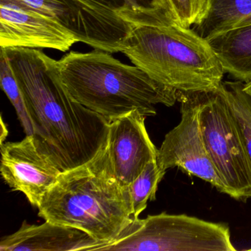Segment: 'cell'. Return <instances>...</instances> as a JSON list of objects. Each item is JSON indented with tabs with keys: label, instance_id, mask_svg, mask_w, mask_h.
<instances>
[{
	"label": "cell",
	"instance_id": "12",
	"mask_svg": "<svg viewBox=\"0 0 251 251\" xmlns=\"http://www.w3.org/2000/svg\"><path fill=\"white\" fill-rule=\"evenodd\" d=\"M103 245L83 230L45 221H26L15 233L2 238L1 251H95Z\"/></svg>",
	"mask_w": 251,
	"mask_h": 251
},
{
	"label": "cell",
	"instance_id": "21",
	"mask_svg": "<svg viewBox=\"0 0 251 251\" xmlns=\"http://www.w3.org/2000/svg\"><path fill=\"white\" fill-rule=\"evenodd\" d=\"M243 89L245 93L251 98V80L247 83H244Z\"/></svg>",
	"mask_w": 251,
	"mask_h": 251
},
{
	"label": "cell",
	"instance_id": "4",
	"mask_svg": "<svg viewBox=\"0 0 251 251\" xmlns=\"http://www.w3.org/2000/svg\"><path fill=\"white\" fill-rule=\"evenodd\" d=\"M122 52L151 78L177 92H211L223 83L224 70L207 39L176 20L136 26Z\"/></svg>",
	"mask_w": 251,
	"mask_h": 251
},
{
	"label": "cell",
	"instance_id": "2",
	"mask_svg": "<svg viewBox=\"0 0 251 251\" xmlns=\"http://www.w3.org/2000/svg\"><path fill=\"white\" fill-rule=\"evenodd\" d=\"M38 209L45 221L80 229L103 245L136 219L130 187L116 176L108 142L95 158L61 173Z\"/></svg>",
	"mask_w": 251,
	"mask_h": 251
},
{
	"label": "cell",
	"instance_id": "17",
	"mask_svg": "<svg viewBox=\"0 0 251 251\" xmlns=\"http://www.w3.org/2000/svg\"><path fill=\"white\" fill-rule=\"evenodd\" d=\"M165 173L158 167L156 160L151 161L129 186L135 218H138L145 211L148 201L155 199L158 184Z\"/></svg>",
	"mask_w": 251,
	"mask_h": 251
},
{
	"label": "cell",
	"instance_id": "9",
	"mask_svg": "<svg viewBox=\"0 0 251 251\" xmlns=\"http://www.w3.org/2000/svg\"><path fill=\"white\" fill-rule=\"evenodd\" d=\"M0 148V171L4 181L13 190L24 194L30 203L38 208L64 172L34 135L26 136L20 142H5Z\"/></svg>",
	"mask_w": 251,
	"mask_h": 251
},
{
	"label": "cell",
	"instance_id": "13",
	"mask_svg": "<svg viewBox=\"0 0 251 251\" xmlns=\"http://www.w3.org/2000/svg\"><path fill=\"white\" fill-rule=\"evenodd\" d=\"M225 73L236 80H251V15L207 39Z\"/></svg>",
	"mask_w": 251,
	"mask_h": 251
},
{
	"label": "cell",
	"instance_id": "18",
	"mask_svg": "<svg viewBox=\"0 0 251 251\" xmlns=\"http://www.w3.org/2000/svg\"><path fill=\"white\" fill-rule=\"evenodd\" d=\"M0 84L15 108L26 136L34 134L33 124L21 89L3 48H0Z\"/></svg>",
	"mask_w": 251,
	"mask_h": 251
},
{
	"label": "cell",
	"instance_id": "16",
	"mask_svg": "<svg viewBox=\"0 0 251 251\" xmlns=\"http://www.w3.org/2000/svg\"><path fill=\"white\" fill-rule=\"evenodd\" d=\"M243 82H223L220 85L227 103L237 121L251 162V98L243 89Z\"/></svg>",
	"mask_w": 251,
	"mask_h": 251
},
{
	"label": "cell",
	"instance_id": "11",
	"mask_svg": "<svg viewBox=\"0 0 251 251\" xmlns=\"http://www.w3.org/2000/svg\"><path fill=\"white\" fill-rule=\"evenodd\" d=\"M146 117L135 110L109 123L110 154L116 176L124 186H130L157 158L158 149L145 127Z\"/></svg>",
	"mask_w": 251,
	"mask_h": 251
},
{
	"label": "cell",
	"instance_id": "10",
	"mask_svg": "<svg viewBox=\"0 0 251 251\" xmlns=\"http://www.w3.org/2000/svg\"><path fill=\"white\" fill-rule=\"evenodd\" d=\"M76 42L73 35L53 20L0 1V47L67 52Z\"/></svg>",
	"mask_w": 251,
	"mask_h": 251
},
{
	"label": "cell",
	"instance_id": "22",
	"mask_svg": "<svg viewBox=\"0 0 251 251\" xmlns=\"http://www.w3.org/2000/svg\"><path fill=\"white\" fill-rule=\"evenodd\" d=\"M248 251H251V248H250V249H248Z\"/></svg>",
	"mask_w": 251,
	"mask_h": 251
},
{
	"label": "cell",
	"instance_id": "1",
	"mask_svg": "<svg viewBox=\"0 0 251 251\" xmlns=\"http://www.w3.org/2000/svg\"><path fill=\"white\" fill-rule=\"evenodd\" d=\"M3 48L21 89L34 136L62 172L95 158L108 142L109 122L75 100L58 61L40 49Z\"/></svg>",
	"mask_w": 251,
	"mask_h": 251
},
{
	"label": "cell",
	"instance_id": "14",
	"mask_svg": "<svg viewBox=\"0 0 251 251\" xmlns=\"http://www.w3.org/2000/svg\"><path fill=\"white\" fill-rule=\"evenodd\" d=\"M95 9L111 13L132 25H155L176 20L168 0H80Z\"/></svg>",
	"mask_w": 251,
	"mask_h": 251
},
{
	"label": "cell",
	"instance_id": "7",
	"mask_svg": "<svg viewBox=\"0 0 251 251\" xmlns=\"http://www.w3.org/2000/svg\"><path fill=\"white\" fill-rule=\"evenodd\" d=\"M45 16L64 27L77 42L110 53L123 52L135 26L80 0H0Z\"/></svg>",
	"mask_w": 251,
	"mask_h": 251
},
{
	"label": "cell",
	"instance_id": "19",
	"mask_svg": "<svg viewBox=\"0 0 251 251\" xmlns=\"http://www.w3.org/2000/svg\"><path fill=\"white\" fill-rule=\"evenodd\" d=\"M177 23L191 27L198 23L205 9V0H168Z\"/></svg>",
	"mask_w": 251,
	"mask_h": 251
},
{
	"label": "cell",
	"instance_id": "3",
	"mask_svg": "<svg viewBox=\"0 0 251 251\" xmlns=\"http://www.w3.org/2000/svg\"><path fill=\"white\" fill-rule=\"evenodd\" d=\"M111 54L98 49L71 51L58 61L63 84L75 100L109 123L135 110L145 117L155 116V105L176 104L177 91Z\"/></svg>",
	"mask_w": 251,
	"mask_h": 251
},
{
	"label": "cell",
	"instance_id": "8",
	"mask_svg": "<svg viewBox=\"0 0 251 251\" xmlns=\"http://www.w3.org/2000/svg\"><path fill=\"white\" fill-rule=\"evenodd\" d=\"M177 101L181 103V119L179 124L167 133L158 149V167L164 172L178 167L189 176H196L226 194L202 137L198 92H177Z\"/></svg>",
	"mask_w": 251,
	"mask_h": 251
},
{
	"label": "cell",
	"instance_id": "5",
	"mask_svg": "<svg viewBox=\"0 0 251 251\" xmlns=\"http://www.w3.org/2000/svg\"><path fill=\"white\" fill-rule=\"evenodd\" d=\"M100 251H235L230 229L223 223L186 214L162 212L135 219Z\"/></svg>",
	"mask_w": 251,
	"mask_h": 251
},
{
	"label": "cell",
	"instance_id": "20",
	"mask_svg": "<svg viewBox=\"0 0 251 251\" xmlns=\"http://www.w3.org/2000/svg\"><path fill=\"white\" fill-rule=\"evenodd\" d=\"M8 130L7 128L6 124L4 123L3 119L1 117V134H0V145L6 142V139L8 137Z\"/></svg>",
	"mask_w": 251,
	"mask_h": 251
},
{
	"label": "cell",
	"instance_id": "15",
	"mask_svg": "<svg viewBox=\"0 0 251 251\" xmlns=\"http://www.w3.org/2000/svg\"><path fill=\"white\" fill-rule=\"evenodd\" d=\"M251 15V0H205V9L193 30L207 39Z\"/></svg>",
	"mask_w": 251,
	"mask_h": 251
},
{
	"label": "cell",
	"instance_id": "6",
	"mask_svg": "<svg viewBox=\"0 0 251 251\" xmlns=\"http://www.w3.org/2000/svg\"><path fill=\"white\" fill-rule=\"evenodd\" d=\"M198 97L202 137L226 194L246 201L251 198V162L237 121L220 86Z\"/></svg>",
	"mask_w": 251,
	"mask_h": 251
}]
</instances>
